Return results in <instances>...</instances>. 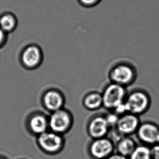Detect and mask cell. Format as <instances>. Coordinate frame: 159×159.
Segmentation results:
<instances>
[{
    "label": "cell",
    "instance_id": "1",
    "mask_svg": "<svg viewBox=\"0 0 159 159\" xmlns=\"http://www.w3.org/2000/svg\"><path fill=\"white\" fill-rule=\"evenodd\" d=\"M110 82L127 88L135 82L137 71L135 67L128 61H119L113 65L108 72Z\"/></svg>",
    "mask_w": 159,
    "mask_h": 159
},
{
    "label": "cell",
    "instance_id": "2",
    "mask_svg": "<svg viewBox=\"0 0 159 159\" xmlns=\"http://www.w3.org/2000/svg\"><path fill=\"white\" fill-rule=\"evenodd\" d=\"M124 103L128 112L140 116L150 109L152 98L147 91L136 89L128 93Z\"/></svg>",
    "mask_w": 159,
    "mask_h": 159
},
{
    "label": "cell",
    "instance_id": "3",
    "mask_svg": "<svg viewBox=\"0 0 159 159\" xmlns=\"http://www.w3.org/2000/svg\"><path fill=\"white\" fill-rule=\"evenodd\" d=\"M128 93L126 88L110 82L101 92L103 107L108 111H113L124 102Z\"/></svg>",
    "mask_w": 159,
    "mask_h": 159
},
{
    "label": "cell",
    "instance_id": "4",
    "mask_svg": "<svg viewBox=\"0 0 159 159\" xmlns=\"http://www.w3.org/2000/svg\"><path fill=\"white\" fill-rule=\"evenodd\" d=\"M74 117L71 112L63 108L53 112L49 117V130L63 135L71 129Z\"/></svg>",
    "mask_w": 159,
    "mask_h": 159
},
{
    "label": "cell",
    "instance_id": "5",
    "mask_svg": "<svg viewBox=\"0 0 159 159\" xmlns=\"http://www.w3.org/2000/svg\"><path fill=\"white\" fill-rule=\"evenodd\" d=\"M37 143L44 153L53 155L62 150L65 140L63 135L49 130L38 136Z\"/></svg>",
    "mask_w": 159,
    "mask_h": 159
},
{
    "label": "cell",
    "instance_id": "6",
    "mask_svg": "<svg viewBox=\"0 0 159 159\" xmlns=\"http://www.w3.org/2000/svg\"><path fill=\"white\" fill-rule=\"evenodd\" d=\"M87 152L90 159H106L115 152V144L108 136L92 139Z\"/></svg>",
    "mask_w": 159,
    "mask_h": 159
},
{
    "label": "cell",
    "instance_id": "7",
    "mask_svg": "<svg viewBox=\"0 0 159 159\" xmlns=\"http://www.w3.org/2000/svg\"><path fill=\"white\" fill-rule=\"evenodd\" d=\"M43 53L39 46L30 44L26 46L20 56V61L25 69L33 70L37 69L42 64Z\"/></svg>",
    "mask_w": 159,
    "mask_h": 159
},
{
    "label": "cell",
    "instance_id": "8",
    "mask_svg": "<svg viewBox=\"0 0 159 159\" xmlns=\"http://www.w3.org/2000/svg\"><path fill=\"white\" fill-rule=\"evenodd\" d=\"M111 130L105 114L94 115L88 120L87 125V133L91 139L108 137Z\"/></svg>",
    "mask_w": 159,
    "mask_h": 159
},
{
    "label": "cell",
    "instance_id": "9",
    "mask_svg": "<svg viewBox=\"0 0 159 159\" xmlns=\"http://www.w3.org/2000/svg\"><path fill=\"white\" fill-rule=\"evenodd\" d=\"M141 123L140 116L130 112L119 117L113 130L121 136H131L136 134Z\"/></svg>",
    "mask_w": 159,
    "mask_h": 159
},
{
    "label": "cell",
    "instance_id": "10",
    "mask_svg": "<svg viewBox=\"0 0 159 159\" xmlns=\"http://www.w3.org/2000/svg\"><path fill=\"white\" fill-rule=\"evenodd\" d=\"M135 135L142 144L151 147L158 143L159 125L152 121L141 122Z\"/></svg>",
    "mask_w": 159,
    "mask_h": 159
},
{
    "label": "cell",
    "instance_id": "11",
    "mask_svg": "<svg viewBox=\"0 0 159 159\" xmlns=\"http://www.w3.org/2000/svg\"><path fill=\"white\" fill-rule=\"evenodd\" d=\"M65 98L60 91L56 89H50L41 96L43 107L50 112H53L64 108Z\"/></svg>",
    "mask_w": 159,
    "mask_h": 159
},
{
    "label": "cell",
    "instance_id": "12",
    "mask_svg": "<svg viewBox=\"0 0 159 159\" xmlns=\"http://www.w3.org/2000/svg\"><path fill=\"white\" fill-rule=\"evenodd\" d=\"M27 127L31 133L40 135L49 130V117L40 112L31 114L27 118Z\"/></svg>",
    "mask_w": 159,
    "mask_h": 159
},
{
    "label": "cell",
    "instance_id": "13",
    "mask_svg": "<svg viewBox=\"0 0 159 159\" xmlns=\"http://www.w3.org/2000/svg\"><path fill=\"white\" fill-rule=\"evenodd\" d=\"M84 107L90 111H94L103 107V101L101 93L92 91L86 93L82 99Z\"/></svg>",
    "mask_w": 159,
    "mask_h": 159
},
{
    "label": "cell",
    "instance_id": "14",
    "mask_svg": "<svg viewBox=\"0 0 159 159\" xmlns=\"http://www.w3.org/2000/svg\"><path fill=\"white\" fill-rule=\"evenodd\" d=\"M137 146V142L131 136H123L115 143V152L129 157Z\"/></svg>",
    "mask_w": 159,
    "mask_h": 159
},
{
    "label": "cell",
    "instance_id": "15",
    "mask_svg": "<svg viewBox=\"0 0 159 159\" xmlns=\"http://www.w3.org/2000/svg\"><path fill=\"white\" fill-rule=\"evenodd\" d=\"M17 24V17L13 13L6 12L0 15V28L7 34L16 30Z\"/></svg>",
    "mask_w": 159,
    "mask_h": 159
},
{
    "label": "cell",
    "instance_id": "16",
    "mask_svg": "<svg viewBox=\"0 0 159 159\" xmlns=\"http://www.w3.org/2000/svg\"><path fill=\"white\" fill-rule=\"evenodd\" d=\"M129 159H152L151 147L145 144H137Z\"/></svg>",
    "mask_w": 159,
    "mask_h": 159
},
{
    "label": "cell",
    "instance_id": "17",
    "mask_svg": "<svg viewBox=\"0 0 159 159\" xmlns=\"http://www.w3.org/2000/svg\"><path fill=\"white\" fill-rule=\"evenodd\" d=\"M105 116L111 130L114 129L116 127L117 121L118 120L119 116L115 114L114 112L109 111L108 113L105 114Z\"/></svg>",
    "mask_w": 159,
    "mask_h": 159
},
{
    "label": "cell",
    "instance_id": "18",
    "mask_svg": "<svg viewBox=\"0 0 159 159\" xmlns=\"http://www.w3.org/2000/svg\"><path fill=\"white\" fill-rule=\"evenodd\" d=\"M81 6L86 8H90L96 7L102 1V0H77Z\"/></svg>",
    "mask_w": 159,
    "mask_h": 159
},
{
    "label": "cell",
    "instance_id": "19",
    "mask_svg": "<svg viewBox=\"0 0 159 159\" xmlns=\"http://www.w3.org/2000/svg\"><path fill=\"white\" fill-rule=\"evenodd\" d=\"M151 151L152 159H159V143L152 146Z\"/></svg>",
    "mask_w": 159,
    "mask_h": 159
},
{
    "label": "cell",
    "instance_id": "20",
    "mask_svg": "<svg viewBox=\"0 0 159 159\" xmlns=\"http://www.w3.org/2000/svg\"><path fill=\"white\" fill-rule=\"evenodd\" d=\"M7 34L0 28V48L3 47L7 41Z\"/></svg>",
    "mask_w": 159,
    "mask_h": 159
},
{
    "label": "cell",
    "instance_id": "21",
    "mask_svg": "<svg viewBox=\"0 0 159 159\" xmlns=\"http://www.w3.org/2000/svg\"><path fill=\"white\" fill-rule=\"evenodd\" d=\"M106 159H129L128 157H125L124 156L119 154L118 153L114 152L112 155H110Z\"/></svg>",
    "mask_w": 159,
    "mask_h": 159
},
{
    "label": "cell",
    "instance_id": "22",
    "mask_svg": "<svg viewBox=\"0 0 159 159\" xmlns=\"http://www.w3.org/2000/svg\"><path fill=\"white\" fill-rule=\"evenodd\" d=\"M0 159H3V158H2V157H0Z\"/></svg>",
    "mask_w": 159,
    "mask_h": 159
}]
</instances>
